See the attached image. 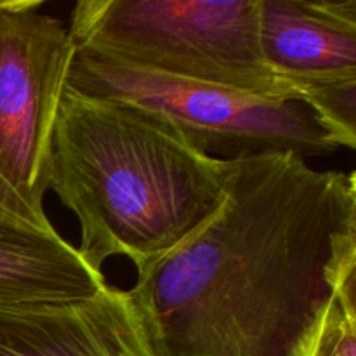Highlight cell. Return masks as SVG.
I'll use <instances>...</instances> for the list:
<instances>
[{"mask_svg": "<svg viewBox=\"0 0 356 356\" xmlns=\"http://www.w3.org/2000/svg\"><path fill=\"white\" fill-rule=\"evenodd\" d=\"M261 44L341 148L356 146V0H261Z\"/></svg>", "mask_w": 356, "mask_h": 356, "instance_id": "5", "label": "cell"}, {"mask_svg": "<svg viewBox=\"0 0 356 356\" xmlns=\"http://www.w3.org/2000/svg\"><path fill=\"white\" fill-rule=\"evenodd\" d=\"M44 0H0V190L33 228L52 232L44 211L51 139L75 42Z\"/></svg>", "mask_w": 356, "mask_h": 356, "instance_id": "4", "label": "cell"}, {"mask_svg": "<svg viewBox=\"0 0 356 356\" xmlns=\"http://www.w3.org/2000/svg\"><path fill=\"white\" fill-rule=\"evenodd\" d=\"M232 160L207 155L167 115L66 87L51 139L49 190L80 226V257L103 273L179 247L226 197Z\"/></svg>", "mask_w": 356, "mask_h": 356, "instance_id": "1", "label": "cell"}, {"mask_svg": "<svg viewBox=\"0 0 356 356\" xmlns=\"http://www.w3.org/2000/svg\"><path fill=\"white\" fill-rule=\"evenodd\" d=\"M308 356H356V289L330 306Z\"/></svg>", "mask_w": 356, "mask_h": 356, "instance_id": "8", "label": "cell"}, {"mask_svg": "<svg viewBox=\"0 0 356 356\" xmlns=\"http://www.w3.org/2000/svg\"><path fill=\"white\" fill-rule=\"evenodd\" d=\"M68 30L108 61L306 104L264 56L261 0H79Z\"/></svg>", "mask_w": 356, "mask_h": 356, "instance_id": "2", "label": "cell"}, {"mask_svg": "<svg viewBox=\"0 0 356 356\" xmlns=\"http://www.w3.org/2000/svg\"><path fill=\"white\" fill-rule=\"evenodd\" d=\"M0 356H155L131 292L0 305Z\"/></svg>", "mask_w": 356, "mask_h": 356, "instance_id": "6", "label": "cell"}, {"mask_svg": "<svg viewBox=\"0 0 356 356\" xmlns=\"http://www.w3.org/2000/svg\"><path fill=\"white\" fill-rule=\"evenodd\" d=\"M68 87L153 108L167 115L202 152L221 160L280 152L309 160L341 149L318 115L298 101L145 72L79 49Z\"/></svg>", "mask_w": 356, "mask_h": 356, "instance_id": "3", "label": "cell"}, {"mask_svg": "<svg viewBox=\"0 0 356 356\" xmlns=\"http://www.w3.org/2000/svg\"><path fill=\"white\" fill-rule=\"evenodd\" d=\"M104 284L106 277L87 266L56 229L0 221V305L83 298Z\"/></svg>", "mask_w": 356, "mask_h": 356, "instance_id": "7", "label": "cell"}, {"mask_svg": "<svg viewBox=\"0 0 356 356\" xmlns=\"http://www.w3.org/2000/svg\"><path fill=\"white\" fill-rule=\"evenodd\" d=\"M0 221L6 222H14V225H21V226H28V228H33L31 225H28L23 218L19 216V212L14 209V205L10 204L9 198L3 195V191L0 190ZM38 229V228H35ZM44 232V229H42Z\"/></svg>", "mask_w": 356, "mask_h": 356, "instance_id": "9", "label": "cell"}]
</instances>
